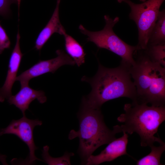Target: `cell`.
Returning a JSON list of instances; mask_svg holds the SVG:
<instances>
[{
	"label": "cell",
	"mask_w": 165,
	"mask_h": 165,
	"mask_svg": "<svg viewBox=\"0 0 165 165\" xmlns=\"http://www.w3.org/2000/svg\"><path fill=\"white\" fill-rule=\"evenodd\" d=\"M21 0H16V2L17 4L18 7V14L19 16V10L20 8V4L21 2Z\"/></svg>",
	"instance_id": "obj_21"
},
{
	"label": "cell",
	"mask_w": 165,
	"mask_h": 165,
	"mask_svg": "<svg viewBox=\"0 0 165 165\" xmlns=\"http://www.w3.org/2000/svg\"><path fill=\"white\" fill-rule=\"evenodd\" d=\"M79 129L72 130L68 138L72 140L78 137L79 140L78 153L82 163L86 164L88 158L98 147L108 144L116 138L117 133L121 132L120 126L116 125L113 130L105 125L101 109H95L81 105L78 115Z\"/></svg>",
	"instance_id": "obj_2"
},
{
	"label": "cell",
	"mask_w": 165,
	"mask_h": 165,
	"mask_svg": "<svg viewBox=\"0 0 165 165\" xmlns=\"http://www.w3.org/2000/svg\"><path fill=\"white\" fill-rule=\"evenodd\" d=\"M164 0H148L143 3L137 4L130 0H117L118 2H124L131 9L130 19L137 26L138 32V50H145L150 36L157 20L160 8Z\"/></svg>",
	"instance_id": "obj_6"
},
{
	"label": "cell",
	"mask_w": 165,
	"mask_h": 165,
	"mask_svg": "<svg viewBox=\"0 0 165 165\" xmlns=\"http://www.w3.org/2000/svg\"><path fill=\"white\" fill-rule=\"evenodd\" d=\"M42 124V121L38 119H30L23 116L19 119L13 120L6 128L0 129V136L7 134H14L24 142L28 146L29 153L28 157L23 162L31 164L36 160L42 161L35 155V151L38 148L35 145L33 137L34 128Z\"/></svg>",
	"instance_id": "obj_7"
},
{
	"label": "cell",
	"mask_w": 165,
	"mask_h": 165,
	"mask_svg": "<svg viewBox=\"0 0 165 165\" xmlns=\"http://www.w3.org/2000/svg\"><path fill=\"white\" fill-rule=\"evenodd\" d=\"M129 69L136 88V102L152 101L164 92L165 68L147 55L141 57Z\"/></svg>",
	"instance_id": "obj_4"
},
{
	"label": "cell",
	"mask_w": 165,
	"mask_h": 165,
	"mask_svg": "<svg viewBox=\"0 0 165 165\" xmlns=\"http://www.w3.org/2000/svg\"><path fill=\"white\" fill-rule=\"evenodd\" d=\"M141 1H142L143 2H144L146 0H140Z\"/></svg>",
	"instance_id": "obj_22"
},
{
	"label": "cell",
	"mask_w": 165,
	"mask_h": 165,
	"mask_svg": "<svg viewBox=\"0 0 165 165\" xmlns=\"http://www.w3.org/2000/svg\"><path fill=\"white\" fill-rule=\"evenodd\" d=\"M35 99L41 104L45 103L47 100L43 91L34 90L30 87L28 84L21 86L18 92L11 96L7 101L10 105H13L19 108L24 116L25 111L28 109L30 104Z\"/></svg>",
	"instance_id": "obj_11"
},
{
	"label": "cell",
	"mask_w": 165,
	"mask_h": 165,
	"mask_svg": "<svg viewBox=\"0 0 165 165\" xmlns=\"http://www.w3.org/2000/svg\"><path fill=\"white\" fill-rule=\"evenodd\" d=\"M104 18L105 25L102 30L90 31L80 24L79 27L80 31L87 37L88 42H92L98 48L107 49L120 57L122 58L121 64L128 67L134 65L136 61L133 55L138 50V47L127 44L114 32L113 28L119 21V17L112 19L105 15Z\"/></svg>",
	"instance_id": "obj_5"
},
{
	"label": "cell",
	"mask_w": 165,
	"mask_h": 165,
	"mask_svg": "<svg viewBox=\"0 0 165 165\" xmlns=\"http://www.w3.org/2000/svg\"><path fill=\"white\" fill-rule=\"evenodd\" d=\"M128 134L123 132L121 137L116 138L109 143L106 147L99 154L91 155L87 159L86 165H97L105 162H110L124 155L127 152Z\"/></svg>",
	"instance_id": "obj_10"
},
{
	"label": "cell",
	"mask_w": 165,
	"mask_h": 165,
	"mask_svg": "<svg viewBox=\"0 0 165 165\" xmlns=\"http://www.w3.org/2000/svg\"><path fill=\"white\" fill-rule=\"evenodd\" d=\"M145 50L151 61L165 68V43L150 45Z\"/></svg>",
	"instance_id": "obj_16"
},
{
	"label": "cell",
	"mask_w": 165,
	"mask_h": 165,
	"mask_svg": "<svg viewBox=\"0 0 165 165\" xmlns=\"http://www.w3.org/2000/svg\"><path fill=\"white\" fill-rule=\"evenodd\" d=\"M19 31L16 36L15 46L10 55L6 79L3 86L0 88V102H3L12 95V89L17 77L21 60L24 54L21 52Z\"/></svg>",
	"instance_id": "obj_9"
},
{
	"label": "cell",
	"mask_w": 165,
	"mask_h": 165,
	"mask_svg": "<svg viewBox=\"0 0 165 165\" xmlns=\"http://www.w3.org/2000/svg\"><path fill=\"white\" fill-rule=\"evenodd\" d=\"M129 68L122 64L109 68L99 64L96 75L92 78L83 76L82 81L89 83L92 90L83 97L82 104L94 108L101 109L106 102L121 97L129 98L136 102V87L131 79Z\"/></svg>",
	"instance_id": "obj_1"
},
{
	"label": "cell",
	"mask_w": 165,
	"mask_h": 165,
	"mask_svg": "<svg viewBox=\"0 0 165 165\" xmlns=\"http://www.w3.org/2000/svg\"><path fill=\"white\" fill-rule=\"evenodd\" d=\"M61 0H57L55 8L50 20L38 34L35 42V48L40 50L54 33L63 35L66 31L61 24L59 16V7Z\"/></svg>",
	"instance_id": "obj_12"
},
{
	"label": "cell",
	"mask_w": 165,
	"mask_h": 165,
	"mask_svg": "<svg viewBox=\"0 0 165 165\" xmlns=\"http://www.w3.org/2000/svg\"><path fill=\"white\" fill-rule=\"evenodd\" d=\"M165 41V12L163 9L160 11L157 20L151 33L148 43L150 45H154L164 43Z\"/></svg>",
	"instance_id": "obj_14"
},
{
	"label": "cell",
	"mask_w": 165,
	"mask_h": 165,
	"mask_svg": "<svg viewBox=\"0 0 165 165\" xmlns=\"http://www.w3.org/2000/svg\"><path fill=\"white\" fill-rule=\"evenodd\" d=\"M49 147L48 146H44L42 154V158L48 165H71L70 157L74 156V154L73 153L66 152L61 157L54 158L49 155Z\"/></svg>",
	"instance_id": "obj_17"
},
{
	"label": "cell",
	"mask_w": 165,
	"mask_h": 165,
	"mask_svg": "<svg viewBox=\"0 0 165 165\" xmlns=\"http://www.w3.org/2000/svg\"><path fill=\"white\" fill-rule=\"evenodd\" d=\"M124 113L117 119L122 123L120 126L121 132L132 134L135 132L141 138V145L149 146L157 142L165 143L159 138L154 136L160 125L165 120V107L148 106L145 103L133 102L125 104Z\"/></svg>",
	"instance_id": "obj_3"
},
{
	"label": "cell",
	"mask_w": 165,
	"mask_h": 165,
	"mask_svg": "<svg viewBox=\"0 0 165 165\" xmlns=\"http://www.w3.org/2000/svg\"><path fill=\"white\" fill-rule=\"evenodd\" d=\"M151 152L148 155L138 160L137 165H161L160 163L161 155L165 150V144L156 146L153 145L150 147Z\"/></svg>",
	"instance_id": "obj_15"
},
{
	"label": "cell",
	"mask_w": 165,
	"mask_h": 165,
	"mask_svg": "<svg viewBox=\"0 0 165 165\" xmlns=\"http://www.w3.org/2000/svg\"><path fill=\"white\" fill-rule=\"evenodd\" d=\"M65 46L68 53L79 67L85 62L86 53L82 46L73 38L65 32L63 35Z\"/></svg>",
	"instance_id": "obj_13"
},
{
	"label": "cell",
	"mask_w": 165,
	"mask_h": 165,
	"mask_svg": "<svg viewBox=\"0 0 165 165\" xmlns=\"http://www.w3.org/2000/svg\"><path fill=\"white\" fill-rule=\"evenodd\" d=\"M11 42L4 29L2 27L0 21V54L5 49L10 48Z\"/></svg>",
	"instance_id": "obj_18"
},
{
	"label": "cell",
	"mask_w": 165,
	"mask_h": 165,
	"mask_svg": "<svg viewBox=\"0 0 165 165\" xmlns=\"http://www.w3.org/2000/svg\"><path fill=\"white\" fill-rule=\"evenodd\" d=\"M56 57L46 60H39L28 69L22 72L17 76L16 81H19L20 86L28 84L31 79L43 74L54 73L60 67L64 65H74L73 59L64 50L56 51Z\"/></svg>",
	"instance_id": "obj_8"
},
{
	"label": "cell",
	"mask_w": 165,
	"mask_h": 165,
	"mask_svg": "<svg viewBox=\"0 0 165 165\" xmlns=\"http://www.w3.org/2000/svg\"><path fill=\"white\" fill-rule=\"evenodd\" d=\"M16 2L17 3L16 0H0V15L8 16L10 12L11 5Z\"/></svg>",
	"instance_id": "obj_19"
},
{
	"label": "cell",
	"mask_w": 165,
	"mask_h": 165,
	"mask_svg": "<svg viewBox=\"0 0 165 165\" xmlns=\"http://www.w3.org/2000/svg\"><path fill=\"white\" fill-rule=\"evenodd\" d=\"M6 156L0 153V162L4 165H8L6 161Z\"/></svg>",
	"instance_id": "obj_20"
}]
</instances>
